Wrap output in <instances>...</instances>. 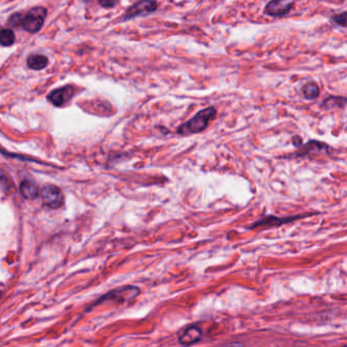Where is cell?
I'll use <instances>...</instances> for the list:
<instances>
[{
  "label": "cell",
  "mask_w": 347,
  "mask_h": 347,
  "mask_svg": "<svg viewBox=\"0 0 347 347\" xmlns=\"http://www.w3.org/2000/svg\"><path fill=\"white\" fill-rule=\"evenodd\" d=\"M216 114H217V110L214 107H207L199 111L189 120L179 125L177 129V133L181 135H189V134L199 133L208 127L210 121L216 117Z\"/></svg>",
  "instance_id": "obj_1"
},
{
  "label": "cell",
  "mask_w": 347,
  "mask_h": 347,
  "mask_svg": "<svg viewBox=\"0 0 347 347\" xmlns=\"http://www.w3.org/2000/svg\"><path fill=\"white\" fill-rule=\"evenodd\" d=\"M47 17V10L43 7H35L30 10L26 16L23 17L22 26L24 30L29 33L35 34L39 32L46 20Z\"/></svg>",
  "instance_id": "obj_2"
},
{
  "label": "cell",
  "mask_w": 347,
  "mask_h": 347,
  "mask_svg": "<svg viewBox=\"0 0 347 347\" xmlns=\"http://www.w3.org/2000/svg\"><path fill=\"white\" fill-rule=\"evenodd\" d=\"M158 9V4L156 0H140L133 4L122 16L121 22H126L137 17H146L155 13Z\"/></svg>",
  "instance_id": "obj_3"
},
{
  "label": "cell",
  "mask_w": 347,
  "mask_h": 347,
  "mask_svg": "<svg viewBox=\"0 0 347 347\" xmlns=\"http://www.w3.org/2000/svg\"><path fill=\"white\" fill-rule=\"evenodd\" d=\"M42 202L51 209H57L64 202V196L61 189L53 184H45L41 189Z\"/></svg>",
  "instance_id": "obj_4"
},
{
  "label": "cell",
  "mask_w": 347,
  "mask_h": 347,
  "mask_svg": "<svg viewBox=\"0 0 347 347\" xmlns=\"http://www.w3.org/2000/svg\"><path fill=\"white\" fill-rule=\"evenodd\" d=\"M140 292L141 291L138 287L128 285V286L120 287V288L110 291L108 294L101 298L99 302L101 303L104 301H115L118 303H125L130 300H134L138 294H140Z\"/></svg>",
  "instance_id": "obj_5"
},
{
  "label": "cell",
  "mask_w": 347,
  "mask_h": 347,
  "mask_svg": "<svg viewBox=\"0 0 347 347\" xmlns=\"http://www.w3.org/2000/svg\"><path fill=\"white\" fill-rule=\"evenodd\" d=\"M293 6V0H271L266 6L264 12L269 17L280 18L288 15Z\"/></svg>",
  "instance_id": "obj_6"
},
{
  "label": "cell",
  "mask_w": 347,
  "mask_h": 347,
  "mask_svg": "<svg viewBox=\"0 0 347 347\" xmlns=\"http://www.w3.org/2000/svg\"><path fill=\"white\" fill-rule=\"evenodd\" d=\"M75 95V88L72 85L63 86L61 88L53 90L48 96L47 99L56 107H62Z\"/></svg>",
  "instance_id": "obj_7"
},
{
  "label": "cell",
  "mask_w": 347,
  "mask_h": 347,
  "mask_svg": "<svg viewBox=\"0 0 347 347\" xmlns=\"http://www.w3.org/2000/svg\"><path fill=\"white\" fill-rule=\"evenodd\" d=\"M306 215H295V216H291V217H276V216H263L261 219H259L258 221L254 222L251 226H249V229H254L256 227H261V226H279L282 224H286L292 221H295L298 219L303 218Z\"/></svg>",
  "instance_id": "obj_8"
},
{
  "label": "cell",
  "mask_w": 347,
  "mask_h": 347,
  "mask_svg": "<svg viewBox=\"0 0 347 347\" xmlns=\"http://www.w3.org/2000/svg\"><path fill=\"white\" fill-rule=\"evenodd\" d=\"M202 330L197 326H188L179 335V343L182 345H191L201 340Z\"/></svg>",
  "instance_id": "obj_9"
},
{
  "label": "cell",
  "mask_w": 347,
  "mask_h": 347,
  "mask_svg": "<svg viewBox=\"0 0 347 347\" xmlns=\"http://www.w3.org/2000/svg\"><path fill=\"white\" fill-rule=\"evenodd\" d=\"M325 149H329V146L325 143L319 142V141H310L307 145H302L296 153L298 156H306L314 152H321Z\"/></svg>",
  "instance_id": "obj_10"
},
{
  "label": "cell",
  "mask_w": 347,
  "mask_h": 347,
  "mask_svg": "<svg viewBox=\"0 0 347 347\" xmlns=\"http://www.w3.org/2000/svg\"><path fill=\"white\" fill-rule=\"evenodd\" d=\"M21 192L24 197L28 200H34L39 194V188L35 181L31 179H26L21 183Z\"/></svg>",
  "instance_id": "obj_11"
},
{
  "label": "cell",
  "mask_w": 347,
  "mask_h": 347,
  "mask_svg": "<svg viewBox=\"0 0 347 347\" xmlns=\"http://www.w3.org/2000/svg\"><path fill=\"white\" fill-rule=\"evenodd\" d=\"M48 58L42 54H31L27 58V65L34 71H41L48 65Z\"/></svg>",
  "instance_id": "obj_12"
},
{
  "label": "cell",
  "mask_w": 347,
  "mask_h": 347,
  "mask_svg": "<svg viewBox=\"0 0 347 347\" xmlns=\"http://www.w3.org/2000/svg\"><path fill=\"white\" fill-rule=\"evenodd\" d=\"M303 95L305 96V98L309 99V100H314L316 98L319 97L320 95V89L319 86L315 83V82H310L307 83L303 89H302Z\"/></svg>",
  "instance_id": "obj_13"
},
{
  "label": "cell",
  "mask_w": 347,
  "mask_h": 347,
  "mask_svg": "<svg viewBox=\"0 0 347 347\" xmlns=\"http://www.w3.org/2000/svg\"><path fill=\"white\" fill-rule=\"evenodd\" d=\"M16 41V35L11 29H2L0 30V45L9 47L14 45Z\"/></svg>",
  "instance_id": "obj_14"
},
{
  "label": "cell",
  "mask_w": 347,
  "mask_h": 347,
  "mask_svg": "<svg viewBox=\"0 0 347 347\" xmlns=\"http://www.w3.org/2000/svg\"><path fill=\"white\" fill-rule=\"evenodd\" d=\"M345 104H346V99L344 97H329L325 100L323 105L328 108H332L334 106L343 108Z\"/></svg>",
  "instance_id": "obj_15"
},
{
  "label": "cell",
  "mask_w": 347,
  "mask_h": 347,
  "mask_svg": "<svg viewBox=\"0 0 347 347\" xmlns=\"http://www.w3.org/2000/svg\"><path fill=\"white\" fill-rule=\"evenodd\" d=\"M23 15L20 14V13H17V14H14L10 20H9V23L15 27V28H19L22 26V22H23Z\"/></svg>",
  "instance_id": "obj_16"
},
{
  "label": "cell",
  "mask_w": 347,
  "mask_h": 347,
  "mask_svg": "<svg viewBox=\"0 0 347 347\" xmlns=\"http://www.w3.org/2000/svg\"><path fill=\"white\" fill-rule=\"evenodd\" d=\"M332 21L336 24V25H339L341 27H346V13L343 12L339 15H335L332 17Z\"/></svg>",
  "instance_id": "obj_17"
},
{
  "label": "cell",
  "mask_w": 347,
  "mask_h": 347,
  "mask_svg": "<svg viewBox=\"0 0 347 347\" xmlns=\"http://www.w3.org/2000/svg\"><path fill=\"white\" fill-rule=\"evenodd\" d=\"M98 3L104 9H112L115 7L117 0H98Z\"/></svg>",
  "instance_id": "obj_18"
},
{
  "label": "cell",
  "mask_w": 347,
  "mask_h": 347,
  "mask_svg": "<svg viewBox=\"0 0 347 347\" xmlns=\"http://www.w3.org/2000/svg\"><path fill=\"white\" fill-rule=\"evenodd\" d=\"M292 144L294 145V147L300 148L303 145V138L300 135H295L292 137Z\"/></svg>",
  "instance_id": "obj_19"
}]
</instances>
